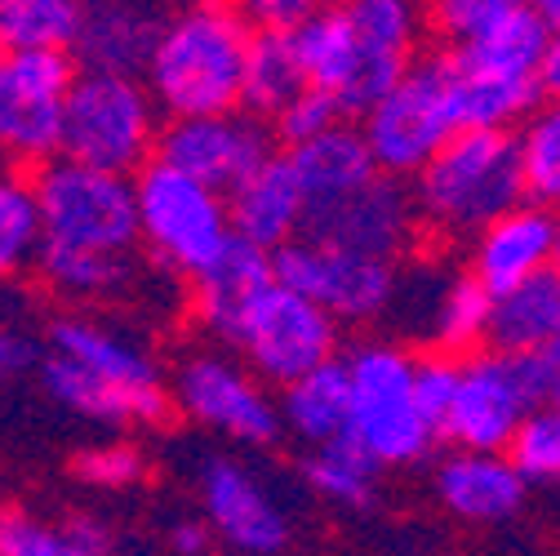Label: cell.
<instances>
[{
	"label": "cell",
	"mask_w": 560,
	"mask_h": 556,
	"mask_svg": "<svg viewBox=\"0 0 560 556\" xmlns=\"http://www.w3.org/2000/svg\"><path fill=\"white\" fill-rule=\"evenodd\" d=\"M254 32L232 10V0H191L165 14L156 49L143 67L152 103L170 116H219L241 107L245 54Z\"/></svg>",
	"instance_id": "1"
},
{
	"label": "cell",
	"mask_w": 560,
	"mask_h": 556,
	"mask_svg": "<svg viewBox=\"0 0 560 556\" xmlns=\"http://www.w3.org/2000/svg\"><path fill=\"white\" fill-rule=\"evenodd\" d=\"M413 215L441 236H476L525 200L516 134L458 129L450 143L413 174Z\"/></svg>",
	"instance_id": "2"
},
{
	"label": "cell",
	"mask_w": 560,
	"mask_h": 556,
	"mask_svg": "<svg viewBox=\"0 0 560 556\" xmlns=\"http://www.w3.org/2000/svg\"><path fill=\"white\" fill-rule=\"evenodd\" d=\"M347 366V441L378 467H409L441 441L413 396V357L400 343L365 338Z\"/></svg>",
	"instance_id": "3"
},
{
	"label": "cell",
	"mask_w": 560,
	"mask_h": 556,
	"mask_svg": "<svg viewBox=\"0 0 560 556\" xmlns=\"http://www.w3.org/2000/svg\"><path fill=\"white\" fill-rule=\"evenodd\" d=\"M156 138H161V107L152 103L143 77L77 72L62 103V138H58L62 161L133 178L156 157Z\"/></svg>",
	"instance_id": "4"
},
{
	"label": "cell",
	"mask_w": 560,
	"mask_h": 556,
	"mask_svg": "<svg viewBox=\"0 0 560 556\" xmlns=\"http://www.w3.org/2000/svg\"><path fill=\"white\" fill-rule=\"evenodd\" d=\"M357 129L383 178H413L458 134L450 54H418L409 72L361 112Z\"/></svg>",
	"instance_id": "5"
},
{
	"label": "cell",
	"mask_w": 560,
	"mask_h": 556,
	"mask_svg": "<svg viewBox=\"0 0 560 556\" xmlns=\"http://www.w3.org/2000/svg\"><path fill=\"white\" fill-rule=\"evenodd\" d=\"M32 200L40 219V245L85 250L107 258H129L138 250L133 178L54 157L36 170Z\"/></svg>",
	"instance_id": "6"
},
{
	"label": "cell",
	"mask_w": 560,
	"mask_h": 556,
	"mask_svg": "<svg viewBox=\"0 0 560 556\" xmlns=\"http://www.w3.org/2000/svg\"><path fill=\"white\" fill-rule=\"evenodd\" d=\"M133 210L138 245H148L152 258L183 281H196L232 241L228 196L161 161H148L133 174Z\"/></svg>",
	"instance_id": "7"
},
{
	"label": "cell",
	"mask_w": 560,
	"mask_h": 556,
	"mask_svg": "<svg viewBox=\"0 0 560 556\" xmlns=\"http://www.w3.org/2000/svg\"><path fill=\"white\" fill-rule=\"evenodd\" d=\"M232 347L245 357V370L254 379L290 387L294 379L338 357V321L312 299L271 281L241 316Z\"/></svg>",
	"instance_id": "8"
},
{
	"label": "cell",
	"mask_w": 560,
	"mask_h": 556,
	"mask_svg": "<svg viewBox=\"0 0 560 556\" xmlns=\"http://www.w3.org/2000/svg\"><path fill=\"white\" fill-rule=\"evenodd\" d=\"M271 281L285 286L316 308H325L338 325H374L387 316L400 281V263L347 254L334 245H320L312 236H299L271 254Z\"/></svg>",
	"instance_id": "9"
},
{
	"label": "cell",
	"mask_w": 560,
	"mask_h": 556,
	"mask_svg": "<svg viewBox=\"0 0 560 556\" xmlns=\"http://www.w3.org/2000/svg\"><path fill=\"white\" fill-rule=\"evenodd\" d=\"M77 72L72 54H0V157L36 170L58 157L62 103Z\"/></svg>",
	"instance_id": "10"
},
{
	"label": "cell",
	"mask_w": 560,
	"mask_h": 556,
	"mask_svg": "<svg viewBox=\"0 0 560 556\" xmlns=\"http://www.w3.org/2000/svg\"><path fill=\"white\" fill-rule=\"evenodd\" d=\"M529 409H538V396L529 387L521 357L480 347L471 357H458V387L445 409L441 437L454 450L503 454Z\"/></svg>",
	"instance_id": "11"
},
{
	"label": "cell",
	"mask_w": 560,
	"mask_h": 556,
	"mask_svg": "<svg viewBox=\"0 0 560 556\" xmlns=\"http://www.w3.org/2000/svg\"><path fill=\"white\" fill-rule=\"evenodd\" d=\"M174 405L191 424L232 437L241 445H271L280 437V409L245 361L223 352H191L174 374Z\"/></svg>",
	"instance_id": "12"
},
{
	"label": "cell",
	"mask_w": 560,
	"mask_h": 556,
	"mask_svg": "<svg viewBox=\"0 0 560 556\" xmlns=\"http://www.w3.org/2000/svg\"><path fill=\"white\" fill-rule=\"evenodd\" d=\"M271 157H276L271 125L236 107V112H219V116H183V120L161 125L152 161L228 196L236 183H245Z\"/></svg>",
	"instance_id": "13"
},
{
	"label": "cell",
	"mask_w": 560,
	"mask_h": 556,
	"mask_svg": "<svg viewBox=\"0 0 560 556\" xmlns=\"http://www.w3.org/2000/svg\"><path fill=\"white\" fill-rule=\"evenodd\" d=\"M489 308L494 299L471 281V271L454 276L445 267H418L400 271L387 316H396L413 338H423L432 352L471 357L489 338Z\"/></svg>",
	"instance_id": "14"
},
{
	"label": "cell",
	"mask_w": 560,
	"mask_h": 556,
	"mask_svg": "<svg viewBox=\"0 0 560 556\" xmlns=\"http://www.w3.org/2000/svg\"><path fill=\"white\" fill-rule=\"evenodd\" d=\"M303 236L347 250V254H365V258H387L400 263L413 250L418 236V215H413V196L396 178H374L347 200L329 205L320 215H307Z\"/></svg>",
	"instance_id": "15"
},
{
	"label": "cell",
	"mask_w": 560,
	"mask_h": 556,
	"mask_svg": "<svg viewBox=\"0 0 560 556\" xmlns=\"http://www.w3.org/2000/svg\"><path fill=\"white\" fill-rule=\"evenodd\" d=\"M352 23L357 40V112L361 116L374 99H383L423 49L428 36V10L423 0H338Z\"/></svg>",
	"instance_id": "16"
},
{
	"label": "cell",
	"mask_w": 560,
	"mask_h": 556,
	"mask_svg": "<svg viewBox=\"0 0 560 556\" xmlns=\"http://www.w3.org/2000/svg\"><path fill=\"white\" fill-rule=\"evenodd\" d=\"M200 508L209 530L249 556H276L290 543V517L236 459H209L200 467Z\"/></svg>",
	"instance_id": "17"
},
{
	"label": "cell",
	"mask_w": 560,
	"mask_h": 556,
	"mask_svg": "<svg viewBox=\"0 0 560 556\" xmlns=\"http://www.w3.org/2000/svg\"><path fill=\"white\" fill-rule=\"evenodd\" d=\"M556 228H560V215L542 210L534 200H521L516 210H508L503 219H494L471 236V267H467L471 281L489 299L525 286L529 276L551 267Z\"/></svg>",
	"instance_id": "18"
},
{
	"label": "cell",
	"mask_w": 560,
	"mask_h": 556,
	"mask_svg": "<svg viewBox=\"0 0 560 556\" xmlns=\"http://www.w3.org/2000/svg\"><path fill=\"white\" fill-rule=\"evenodd\" d=\"M161 23L165 14L156 0H85L72 58L85 72L143 77Z\"/></svg>",
	"instance_id": "19"
},
{
	"label": "cell",
	"mask_w": 560,
	"mask_h": 556,
	"mask_svg": "<svg viewBox=\"0 0 560 556\" xmlns=\"http://www.w3.org/2000/svg\"><path fill=\"white\" fill-rule=\"evenodd\" d=\"M228 223H232L236 241H245L262 254H276L280 245L303 236L307 200H303L299 178L285 157L262 161L245 183H236L228 192Z\"/></svg>",
	"instance_id": "20"
},
{
	"label": "cell",
	"mask_w": 560,
	"mask_h": 556,
	"mask_svg": "<svg viewBox=\"0 0 560 556\" xmlns=\"http://www.w3.org/2000/svg\"><path fill=\"white\" fill-rule=\"evenodd\" d=\"M285 161H290V170L299 178L307 215L329 210V205L347 200L352 192H361L365 183L378 178L361 129L347 125V120L325 129V134H316V138H307V143H299V148H285Z\"/></svg>",
	"instance_id": "21"
},
{
	"label": "cell",
	"mask_w": 560,
	"mask_h": 556,
	"mask_svg": "<svg viewBox=\"0 0 560 556\" xmlns=\"http://www.w3.org/2000/svg\"><path fill=\"white\" fill-rule=\"evenodd\" d=\"M267 286H271V254L232 236L228 250L191 281V316L205 334L232 343L241 316Z\"/></svg>",
	"instance_id": "22"
},
{
	"label": "cell",
	"mask_w": 560,
	"mask_h": 556,
	"mask_svg": "<svg viewBox=\"0 0 560 556\" xmlns=\"http://www.w3.org/2000/svg\"><path fill=\"white\" fill-rule=\"evenodd\" d=\"M436 495L445 512L471 525H499L512 521L525 503V480L512 472L503 454H476V450H454L436 467Z\"/></svg>",
	"instance_id": "23"
},
{
	"label": "cell",
	"mask_w": 560,
	"mask_h": 556,
	"mask_svg": "<svg viewBox=\"0 0 560 556\" xmlns=\"http://www.w3.org/2000/svg\"><path fill=\"white\" fill-rule=\"evenodd\" d=\"M40 379H45V392L62 409L81 414V419H90V424H116V428L143 424V428H152V424L170 419V392L165 387H116L107 379L85 374L72 361L54 357V352L40 366Z\"/></svg>",
	"instance_id": "24"
},
{
	"label": "cell",
	"mask_w": 560,
	"mask_h": 556,
	"mask_svg": "<svg viewBox=\"0 0 560 556\" xmlns=\"http://www.w3.org/2000/svg\"><path fill=\"white\" fill-rule=\"evenodd\" d=\"M49 347L54 357L81 366L94 379H107L116 387H165L156 361L138 343L116 334L112 325L94 316H58L49 321Z\"/></svg>",
	"instance_id": "25"
},
{
	"label": "cell",
	"mask_w": 560,
	"mask_h": 556,
	"mask_svg": "<svg viewBox=\"0 0 560 556\" xmlns=\"http://www.w3.org/2000/svg\"><path fill=\"white\" fill-rule=\"evenodd\" d=\"M560 338V276L547 267L525 286L508 290L489 308V347L508 357H529Z\"/></svg>",
	"instance_id": "26"
},
{
	"label": "cell",
	"mask_w": 560,
	"mask_h": 556,
	"mask_svg": "<svg viewBox=\"0 0 560 556\" xmlns=\"http://www.w3.org/2000/svg\"><path fill=\"white\" fill-rule=\"evenodd\" d=\"M547 45V27L542 19L521 5L512 14H503L494 27H485L480 36L463 40L450 49V58L463 72L476 77H499V81H538V58Z\"/></svg>",
	"instance_id": "27"
},
{
	"label": "cell",
	"mask_w": 560,
	"mask_h": 556,
	"mask_svg": "<svg viewBox=\"0 0 560 556\" xmlns=\"http://www.w3.org/2000/svg\"><path fill=\"white\" fill-rule=\"evenodd\" d=\"M276 409H280V428H290L299 441H307V450L342 441L347 437V366H342V357L294 379Z\"/></svg>",
	"instance_id": "28"
},
{
	"label": "cell",
	"mask_w": 560,
	"mask_h": 556,
	"mask_svg": "<svg viewBox=\"0 0 560 556\" xmlns=\"http://www.w3.org/2000/svg\"><path fill=\"white\" fill-rule=\"evenodd\" d=\"M307 90L303 67L294 54L290 36H267L254 32L249 54H245V81H241V112L258 116V120H276L299 94Z\"/></svg>",
	"instance_id": "29"
},
{
	"label": "cell",
	"mask_w": 560,
	"mask_h": 556,
	"mask_svg": "<svg viewBox=\"0 0 560 556\" xmlns=\"http://www.w3.org/2000/svg\"><path fill=\"white\" fill-rule=\"evenodd\" d=\"M85 0H0V49L5 54H72Z\"/></svg>",
	"instance_id": "30"
},
{
	"label": "cell",
	"mask_w": 560,
	"mask_h": 556,
	"mask_svg": "<svg viewBox=\"0 0 560 556\" xmlns=\"http://www.w3.org/2000/svg\"><path fill=\"white\" fill-rule=\"evenodd\" d=\"M45 290H54L58 299H112L129 286L133 263L129 258H107V254H85V250H58V245H40L36 263Z\"/></svg>",
	"instance_id": "31"
},
{
	"label": "cell",
	"mask_w": 560,
	"mask_h": 556,
	"mask_svg": "<svg viewBox=\"0 0 560 556\" xmlns=\"http://www.w3.org/2000/svg\"><path fill=\"white\" fill-rule=\"evenodd\" d=\"M516 157H521L525 200L560 215V99H547L525 116L516 134Z\"/></svg>",
	"instance_id": "32"
},
{
	"label": "cell",
	"mask_w": 560,
	"mask_h": 556,
	"mask_svg": "<svg viewBox=\"0 0 560 556\" xmlns=\"http://www.w3.org/2000/svg\"><path fill=\"white\" fill-rule=\"evenodd\" d=\"M303 476L320 499L338 508H365L378 490V463L365 459L347 437L329 445H312L303 459Z\"/></svg>",
	"instance_id": "33"
},
{
	"label": "cell",
	"mask_w": 560,
	"mask_h": 556,
	"mask_svg": "<svg viewBox=\"0 0 560 556\" xmlns=\"http://www.w3.org/2000/svg\"><path fill=\"white\" fill-rule=\"evenodd\" d=\"M36 250H40V219H36L32 183L0 170V281L32 267Z\"/></svg>",
	"instance_id": "34"
},
{
	"label": "cell",
	"mask_w": 560,
	"mask_h": 556,
	"mask_svg": "<svg viewBox=\"0 0 560 556\" xmlns=\"http://www.w3.org/2000/svg\"><path fill=\"white\" fill-rule=\"evenodd\" d=\"M503 459L512 463V472L529 485H551L560 480V409L556 405H538L529 409L521 428L512 432Z\"/></svg>",
	"instance_id": "35"
},
{
	"label": "cell",
	"mask_w": 560,
	"mask_h": 556,
	"mask_svg": "<svg viewBox=\"0 0 560 556\" xmlns=\"http://www.w3.org/2000/svg\"><path fill=\"white\" fill-rule=\"evenodd\" d=\"M529 5V0H432L428 23L441 32V40L454 49L471 36H480L485 27H494L503 14Z\"/></svg>",
	"instance_id": "36"
},
{
	"label": "cell",
	"mask_w": 560,
	"mask_h": 556,
	"mask_svg": "<svg viewBox=\"0 0 560 556\" xmlns=\"http://www.w3.org/2000/svg\"><path fill=\"white\" fill-rule=\"evenodd\" d=\"M72 472H77V480L94 485V490H129V485L143 480L148 463H143V454H138L133 445L107 441V445L81 450L77 463H72Z\"/></svg>",
	"instance_id": "37"
},
{
	"label": "cell",
	"mask_w": 560,
	"mask_h": 556,
	"mask_svg": "<svg viewBox=\"0 0 560 556\" xmlns=\"http://www.w3.org/2000/svg\"><path fill=\"white\" fill-rule=\"evenodd\" d=\"M342 120H347V116L338 112V103H334L329 94L303 90L285 112L271 120V138H280L285 148H299V143H307V138H316V134H325V129H334V125H342Z\"/></svg>",
	"instance_id": "38"
},
{
	"label": "cell",
	"mask_w": 560,
	"mask_h": 556,
	"mask_svg": "<svg viewBox=\"0 0 560 556\" xmlns=\"http://www.w3.org/2000/svg\"><path fill=\"white\" fill-rule=\"evenodd\" d=\"M454 387H458V357H445V352L413 357V396H418V409L428 414V424L436 428V437L454 401Z\"/></svg>",
	"instance_id": "39"
},
{
	"label": "cell",
	"mask_w": 560,
	"mask_h": 556,
	"mask_svg": "<svg viewBox=\"0 0 560 556\" xmlns=\"http://www.w3.org/2000/svg\"><path fill=\"white\" fill-rule=\"evenodd\" d=\"M0 556H67V543L58 525L23 508H0Z\"/></svg>",
	"instance_id": "40"
},
{
	"label": "cell",
	"mask_w": 560,
	"mask_h": 556,
	"mask_svg": "<svg viewBox=\"0 0 560 556\" xmlns=\"http://www.w3.org/2000/svg\"><path fill=\"white\" fill-rule=\"evenodd\" d=\"M325 5L329 0H232V10L245 19V27L267 36H294Z\"/></svg>",
	"instance_id": "41"
},
{
	"label": "cell",
	"mask_w": 560,
	"mask_h": 556,
	"mask_svg": "<svg viewBox=\"0 0 560 556\" xmlns=\"http://www.w3.org/2000/svg\"><path fill=\"white\" fill-rule=\"evenodd\" d=\"M525 374H529V387L538 396V405H560V338L538 347V352L521 357Z\"/></svg>",
	"instance_id": "42"
},
{
	"label": "cell",
	"mask_w": 560,
	"mask_h": 556,
	"mask_svg": "<svg viewBox=\"0 0 560 556\" xmlns=\"http://www.w3.org/2000/svg\"><path fill=\"white\" fill-rule=\"evenodd\" d=\"M62 543H67V552H85V556H107V543H112V534H107V525L98 521V517H72L62 525Z\"/></svg>",
	"instance_id": "43"
},
{
	"label": "cell",
	"mask_w": 560,
	"mask_h": 556,
	"mask_svg": "<svg viewBox=\"0 0 560 556\" xmlns=\"http://www.w3.org/2000/svg\"><path fill=\"white\" fill-rule=\"evenodd\" d=\"M27 366H32V343H27L19 329L0 325V379H14V374H23Z\"/></svg>",
	"instance_id": "44"
},
{
	"label": "cell",
	"mask_w": 560,
	"mask_h": 556,
	"mask_svg": "<svg viewBox=\"0 0 560 556\" xmlns=\"http://www.w3.org/2000/svg\"><path fill=\"white\" fill-rule=\"evenodd\" d=\"M538 94L560 99V27H547V45L538 58Z\"/></svg>",
	"instance_id": "45"
},
{
	"label": "cell",
	"mask_w": 560,
	"mask_h": 556,
	"mask_svg": "<svg viewBox=\"0 0 560 556\" xmlns=\"http://www.w3.org/2000/svg\"><path fill=\"white\" fill-rule=\"evenodd\" d=\"M170 547L178 556H205L209 552V525L205 521H178L170 530Z\"/></svg>",
	"instance_id": "46"
},
{
	"label": "cell",
	"mask_w": 560,
	"mask_h": 556,
	"mask_svg": "<svg viewBox=\"0 0 560 556\" xmlns=\"http://www.w3.org/2000/svg\"><path fill=\"white\" fill-rule=\"evenodd\" d=\"M529 10L542 19V27H560V0H529Z\"/></svg>",
	"instance_id": "47"
},
{
	"label": "cell",
	"mask_w": 560,
	"mask_h": 556,
	"mask_svg": "<svg viewBox=\"0 0 560 556\" xmlns=\"http://www.w3.org/2000/svg\"><path fill=\"white\" fill-rule=\"evenodd\" d=\"M551 271L560 276V228H556V250H551Z\"/></svg>",
	"instance_id": "48"
},
{
	"label": "cell",
	"mask_w": 560,
	"mask_h": 556,
	"mask_svg": "<svg viewBox=\"0 0 560 556\" xmlns=\"http://www.w3.org/2000/svg\"><path fill=\"white\" fill-rule=\"evenodd\" d=\"M156 5H161V0H156ZM178 5H191V0H178Z\"/></svg>",
	"instance_id": "49"
},
{
	"label": "cell",
	"mask_w": 560,
	"mask_h": 556,
	"mask_svg": "<svg viewBox=\"0 0 560 556\" xmlns=\"http://www.w3.org/2000/svg\"><path fill=\"white\" fill-rule=\"evenodd\" d=\"M67 556H85V552H67Z\"/></svg>",
	"instance_id": "50"
},
{
	"label": "cell",
	"mask_w": 560,
	"mask_h": 556,
	"mask_svg": "<svg viewBox=\"0 0 560 556\" xmlns=\"http://www.w3.org/2000/svg\"><path fill=\"white\" fill-rule=\"evenodd\" d=\"M0 54H5V49H0Z\"/></svg>",
	"instance_id": "51"
},
{
	"label": "cell",
	"mask_w": 560,
	"mask_h": 556,
	"mask_svg": "<svg viewBox=\"0 0 560 556\" xmlns=\"http://www.w3.org/2000/svg\"><path fill=\"white\" fill-rule=\"evenodd\" d=\"M556 409H560V405H556Z\"/></svg>",
	"instance_id": "52"
}]
</instances>
